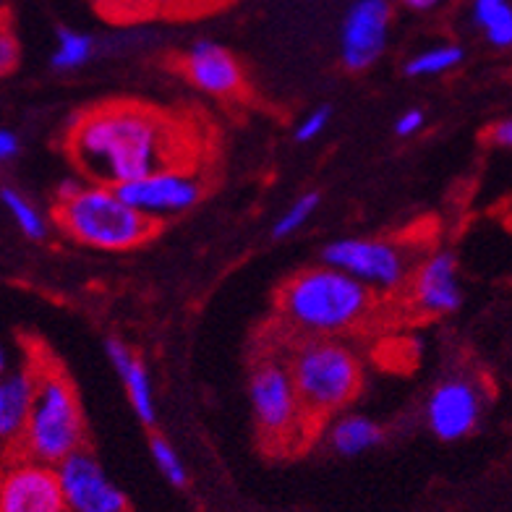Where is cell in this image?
<instances>
[{
	"label": "cell",
	"instance_id": "1",
	"mask_svg": "<svg viewBox=\"0 0 512 512\" xmlns=\"http://www.w3.org/2000/svg\"><path fill=\"white\" fill-rule=\"evenodd\" d=\"M66 149L89 181L108 186L170 165H194L186 128L139 102H108L81 113L68 128Z\"/></svg>",
	"mask_w": 512,
	"mask_h": 512
},
{
	"label": "cell",
	"instance_id": "2",
	"mask_svg": "<svg viewBox=\"0 0 512 512\" xmlns=\"http://www.w3.org/2000/svg\"><path fill=\"white\" fill-rule=\"evenodd\" d=\"M374 306V290L332 264L298 272L283 285L277 309L298 337H337L356 330Z\"/></svg>",
	"mask_w": 512,
	"mask_h": 512
},
{
	"label": "cell",
	"instance_id": "3",
	"mask_svg": "<svg viewBox=\"0 0 512 512\" xmlns=\"http://www.w3.org/2000/svg\"><path fill=\"white\" fill-rule=\"evenodd\" d=\"M285 361L311 426L351 405L364 384L361 358L335 337H298Z\"/></svg>",
	"mask_w": 512,
	"mask_h": 512
},
{
	"label": "cell",
	"instance_id": "4",
	"mask_svg": "<svg viewBox=\"0 0 512 512\" xmlns=\"http://www.w3.org/2000/svg\"><path fill=\"white\" fill-rule=\"evenodd\" d=\"M53 215L71 241L97 251H131L149 241L157 228L115 186L95 181L84 183L63 202H55Z\"/></svg>",
	"mask_w": 512,
	"mask_h": 512
},
{
	"label": "cell",
	"instance_id": "5",
	"mask_svg": "<svg viewBox=\"0 0 512 512\" xmlns=\"http://www.w3.org/2000/svg\"><path fill=\"white\" fill-rule=\"evenodd\" d=\"M84 439L87 426L74 382L50 358H37V390L19 450L24 458L58 465L76 450H84Z\"/></svg>",
	"mask_w": 512,
	"mask_h": 512
},
{
	"label": "cell",
	"instance_id": "6",
	"mask_svg": "<svg viewBox=\"0 0 512 512\" xmlns=\"http://www.w3.org/2000/svg\"><path fill=\"white\" fill-rule=\"evenodd\" d=\"M249 400L264 445H275L283 450L304 439V429L311 424L298 398L288 361L283 358L259 361L251 371Z\"/></svg>",
	"mask_w": 512,
	"mask_h": 512
},
{
	"label": "cell",
	"instance_id": "7",
	"mask_svg": "<svg viewBox=\"0 0 512 512\" xmlns=\"http://www.w3.org/2000/svg\"><path fill=\"white\" fill-rule=\"evenodd\" d=\"M322 262L382 293L400 290L413 275L411 251L390 238H340L324 246Z\"/></svg>",
	"mask_w": 512,
	"mask_h": 512
},
{
	"label": "cell",
	"instance_id": "8",
	"mask_svg": "<svg viewBox=\"0 0 512 512\" xmlns=\"http://www.w3.org/2000/svg\"><path fill=\"white\" fill-rule=\"evenodd\" d=\"M134 209H139L152 223H162L170 217L189 212L202 202L204 183L196 176L194 165H170L155 173L115 186Z\"/></svg>",
	"mask_w": 512,
	"mask_h": 512
},
{
	"label": "cell",
	"instance_id": "9",
	"mask_svg": "<svg viewBox=\"0 0 512 512\" xmlns=\"http://www.w3.org/2000/svg\"><path fill=\"white\" fill-rule=\"evenodd\" d=\"M484 411L481 387L465 374L439 379L426 398V424L442 442H458L479 426Z\"/></svg>",
	"mask_w": 512,
	"mask_h": 512
},
{
	"label": "cell",
	"instance_id": "10",
	"mask_svg": "<svg viewBox=\"0 0 512 512\" xmlns=\"http://www.w3.org/2000/svg\"><path fill=\"white\" fill-rule=\"evenodd\" d=\"M55 471L68 512H128L126 494L108 479L92 452L76 450Z\"/></svg>",
	"mask_w": 512,
	"mask_h": 512
},
{
	"label": "cell",
	"instance_id": "11",
	"mask_svg": "<svg viewBox=\"0 0 512 512\" xmlns=\"http://www.w3.org/2000/svg\"><path fill=\"white\" fill-rule=\"evenodd\" d=\"M0 512H68L55 465L21 458L0 471Z\"/></svg>",
	"mask_w": 512,
	"mask_h": 512
},
{
	"label": "cell",
	"instance_id": "12",
	"mask_svg": "<svg viewBox=\"0 0 512 512\" xmlns=\"http://www.w3.org/2000/svg\"><path fill=\"white\" fill-rule=\"evenodd\" d=\"M390 3L356 0L340 29V61L348 71H366L382 58L390 40Z\"/></svg>",
	"mask_w": 512,
	"mask_h": 512
},
{
	"label": "cell",
	"instance_id": "13",
	"mask_svg": "<svg viewBox=\"0 0 512 512\" xmlns=\"http://www.w3.org/2000/svg\"><path fill=\"white\" fill-rule=\"evenodd\" d=\"M411 301L424 317H447L463 306L458 259L452 251H434L411 275Z\"/></svg>",
	"mask_w": 512,
	"mask_h": 512
},
{
	"label": "cell",
	"instance_id": "14",
	"mask_svg": "<svg viewBox=\"0 0 512 512\" xmlns=\"http://www.w3.org/2000/svg\"><path fill=\"white\" fill-rule=\"evenodd\" d=\"M181 71L199 92L217 100H233L243 92V68L236 55L212 40H196L183 53Z\"/></svg>",
	"mask_w": 512,
	"mask_h": 512
},
{
	"label": "cell",
	"instance_id": "15",
	"mask_svg": "<svg viewBox=\"0 0 512 512\" xmlns=\"http://www.w3.org/2000/svg\"><path fill=\"white\" fill-rule=\"evenodd\" d=\"M37 390V358L0 379V450L21 447Z\"/></svg>",
	"mask_w": 512,
	"mask_h": 512
},
{
	"label": "cell",
	"instance_id": "16",
	"mask_svg": "<svg viewBox=\"0 0 512 512\" xmlns=\"http://www.w3.org/2000/svg\"><path fill=\"white\" fill-rule=\"evenodd\" d=\"M105 353H108L110 364L118 371V377L123 382L126 398L134 408L136 418L144 426L157 424V405H155V390H152V379H149L147 366L142 364V358L136 356L123 340L118 337H108L105 340Z\"/></svg>",
	"mask_w": 512,
	"mask_h": 512
},
{
	"label": "cell",
	"instance_id": "17",
	"mask_svg": "<svg viewBox=\"0 0 512 512\" xmlns=\"http://www.w3.org/2000/svg\"><path fill=\"white\" fill-rule=\"evenodd\" d=\"M327 439L337 455L356 458L361 452L374 450L384 439V432L374 418L361 416V413H345V416L332 418Z\"/></svg>",
	"mask_w": 512,
	"mask_h": 512
},
{
	"label": "cell",
	"instance_id": "18",
	"mask_svg": "<svg viewBox=\"0 0 512 512\" xmlns=\"http://www.w3.org/2000/svg\"><path fill=\"white\" fill-rule=\"evenodd\" d=\"M473 21L479 24L489 45L512 48V6L507 0H476Z\"/></svg>",
	"mask_w": 512,
	"mask_h": 512
},
{
	"label": "cell",
	"instance_id": "19",
	"mask_svg": "<svg viewBox=\"0 0 512 512\" xmlns=\"http://www.w3.org/2000/svg\"><path fill=\"white\" fill-rule=\"evenodd\" d=\"M97 53L95 37H89L84 32H74V29H58V45L50 58V66L55 71H76L84 63H89Z\"/></svg>",
	"mask_w": 512,
	"mask_h": 512
},
{
	"label": "cell",
	"instance_id": "20",
	"mask_svg": "<svg viewBox=\"0 0 512 512\" xmlns=\"http://www.w3.org/2000/svg\"><path fill=\"white\" fill-rule=\"evenodd\" d=\"M0 202L8 209V215L14 217V223L19 225L24 236L32 238V241H42V238L48 236V220H45L40 209L29 202L27 196L19 194L11 186H3L0 189Z\"/></svg>",
	"mask_w": 512,
	"mask_h": 512
},
{
	"label": "cell",
	"instance_id": "21",
	"mask_svg": "<svg viewBox=\"0 0 512 512\" xmlns=\"http://www.w3.org/2000/svg\"><path fill=\"white\" fill-rule=\"evenodd\" d=\"M463 63V48L460 45H437L424 53L413 55L411 61L405 63V74L413 79H424V76H442L452 68Z\"/></svg>",
	"mask_w": 512,
	"mask_h": 512
},
{
	"label": "cell",
	"instance_id": "22",
	"mask_svg": "<svg viewBox=\"0 0 512 512\" xmlns=\"http://www.w3.org/2000/svg\"><path fill=\"white\" fill-rule=\"evenodd\" d=\"M149 452H152V460H155V465L170 484L178 486V489L189 484V471H186L181 455H178L176 447L170 445L168 439L155 434V437L149 439Z\"/></svg>",
	"mask_w": 512,
	"mask_h": 512
},
{
	"label": "cell",
	"instance_id": "23",
	"mask_svg": "<svg viewBox=\"0 0 512 512\" xmlns=\"http://www.w3.org/2000/svg\"><path fill=\"white\" fill-rule=\"evenodd\" d=\"M317 207H319V194H317V191L301 194L296 199V202H293L288 209H285L283 215L277 217L275 228H272V236H275V238L293 236L296 230H301L306 223H309L311 215L317 212Z\"/></svg>",
	"mask_w": 512,
	"mask_h": 512
},
{
	"label": "cell",
	"instance_id": "24",
	"mask_svg": "<svg viewBox=\"0 0 512 512\" xmlns=\"http://www.w3.org/2000/svg\"><path fill=\"white\" fill-rule=\"evenodd\" d=\"M330 118H332V110L327 108V105H324V108L311 110V113L304 115V118H301V123H298L296 142L309 144V142H314V139H319V136L327 131V126H330Z\"/></svg>",
	"mask_w": 512,
	"mask_h": 512
},
{
	"label": "cell",
	"instance_id": "25",
	"mask_svg": "<svg viewBox=\"0 0 512 512\" xmlns=\"http://www.w3.org/2000/svg\"><path fill=\"white\" fill-rule=\"evenodd\" d=\"M19 58V42H16L14 32H11L8 24L0 21V76L11 74V71L19 66Z\"/></svg>",
	"mask_w": 512,
	"mask_h": 512
},
{
	"label": "cell",
	"instance_id": "26",
	"mask_svg": "<svg viewBox=\"0 0 512 512\" xmlns=\"http://www.w3.org/2000/svg\"><path fill=\"white\" fill-rule=\"evenodd\" d=\"M424 123H426L424 110H418V108L405 110L398 121H395V134H398V136H416L418 131L424 128Z\"/></svg>",
	"mask_w": 512,
	"mask_h": 512
},
{
	"label": "cell",
	"instance_id": "27",
	"mask_svg": "<svg viewBox=\"0 0 512 512\" xmlns=\"http://www.w3.org/2000/svg\"><path fill=\"white\" fill-rule=\"evenodd\" d=\"M486 136H489V142L497 144V147L512 149V115L510 118H502V121L494 123Z\"/></svg>",
	"mask_w": 512,
	"mask_h": 512
},
{
	"label": "cell",
	"instance_id": "28",
	"mask_svg": "<svg viewBox=\"0 0 512 512\" xmlns=\"http://www.w3.org/2000/svg\"><path fill=\"white\" fill-rule=\"evenodd\" d=\"M19 136L14 131H8V128H0V162L14 160L19 155Z\"/></svg>",
	"mask_w": 512,
	"mask_h": 512
},
{
	"label": "cell",
	"instance_id": "29",
	"mask_svg": "<svg viewBox=\"0 0 512 512\" xmlns=\"http://www.w3.org/2000/svg\"><path fill=\"white\" fill-rule=\"evenodd\" d=\"M400 3L411 8V11H432L442 0H400Z\"/></svg>",
	"mask_w": 512,
	"mask_h": 512
},
{
	"label": "cell",
	"instance_id": "30",
	"mask_svg": "<svg viewBox=\"0 0 512 512\" xmlns=\"http://www.w3.org/2000/svg\"><path fill=\"white\" fill-rule=\"evenodd\" d=\"M8 353H6V348H3V345H0V379L6 377L8 374Z\"/></svg>",
	"mask_w": 512,
	"mask_h": 512
},
{
	"label": "cell",
	"instance_id": "31",
	"mask_svg": "<svg viewBox=\"0 0 512 512\" xmlns=\"http://www.w3.org/2000/svg\"><path fill=\"white\" fill-rule=\"evenodd\" d=\"M473 3H476V0H473Z\"/></svg>",
	"mask_w": 512,
	"mask_h": 512
}]
</instances>
